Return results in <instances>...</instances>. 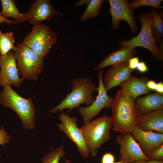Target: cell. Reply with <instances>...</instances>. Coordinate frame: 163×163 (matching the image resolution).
<instances>
[{
  "mask_svg": "<svg viewBox=\"0 0 163 163\" xmlns=\"http://www.w3.org/2000/svg\"><path fill=\"white\" fill-rule=\"evenodd\" d=\"M111 118L113 130L131 133L137 126L140 114L135 99L126 90H118L113 98Z\"/></svg>",
  "mask_w": 163,
  "mask_h": 163,
  "instance_id": "cell-1",
  "label": "cell"
},
{
  "mask_svg": "<svg viewBox=\"0 0 163 163\" xmlns=\"http://www.w3.org/2000/svg\"><path fill=\"white\" fill-rule=\"evenodd\" d=\"M97 91L95 84L91 82L90 76L73 78L72 80V90L66 94L58 104L50 111V113H55L68 108L69 112L73 109L82 104L87 106L91 105L95 100L92 93Z\"/></svg>",
  "mask_w": 163,
  "mask_h": 163,
  "instance_id": "cell-2",
  "label": "cell"
},
{
  "mask_svg": "<svg viewBox=\"0 0 163 163\" xmlns=\"http://www.w3.org/2000/svg\"><path fill=\"white\" fill-rule=\"evenodd\" d=\"M4 87L0 93V103L4 106L11 109L19 117L24 129L30 130L35 126L36 111L32 99H25L14 90L10 85Z\"/></svg>",
  "mask_w": 163,
  "mask_h": 163,
  "instance_id": "cell-3",
  "label": "cell"
},
{
  "mask_svg": "<svg viewBox=\"0 0 163 163\" xmlns=\"http://www.w3.org/2000/svg\"><path fill=\"white\" fill-rule=\"evenodd\" d=\"M80 128L90 153L92 157H96L97 151L102 145L110 139V130L112 128L111 117L104 114Z\"/></svg>",
  "mask_w": 163,
  "mask_h": 163,
  "instance_id": "cell-4",
  "label": "cell"
},
{
  "mask_svg": "<svg viewBox=\"0 0 163 163\" xmlns=\"http://www.w3.org/2000/svg\"><path fill=\"white\" fill-rule=\"evenodd\" d=\"M152 18L151 11L142 13L138 15L136 19L139 21L142 24V28L139 34L135 37H132L129 40H120L118 45L122 47H144L152 53V58L156 60H163V53L156 44L152 31Z\"/></svg>",
  "mask_w": 163,
  "mask_h": 163,
  "instance_id": "cell-5",
  "label": "cell"
},
{
  "mask_svg": "<svg viewBox=\"0 0 163 163\" xmlns=\"http://www.w3.org/2000/svg\"><path fill=\"white\" fill-rule=\"evenodd\" d=\"M14 54L19 75L23 79L37 81L42 71L43 58L22 43H17Z\"/></svg>",
  "mask_w": 163,
  "mask_h": 163,
  "instance_id": "cell-6",
  "label": "cell"
},
{
  "mask_svg": "<svg viewBox=\"0 0 163 163\" xmlns=\"http://www.w3.org/2000/svg\"><path fill=\"white\" fill-rule=\"evenodd\" d=\"M57 40L56 34L50 26L41 23L33 25L31 31L26 35L22 43L44 58L56 44Z\"/></svg>",
  "mask_w": 163,
  "mask_h": 163,
  "instance_id": "cell-7",
  "label": "cell"
},
{
  "mask_svg": "<svg viewBox=\"0 0 163 163\" xmlns=\"http://www.w3.org/2000/svg\"><path fill=\"white\" fill-rule=\"evenodd\" d=\"M58 116L61 121V123L57 125L59 130L63 132L68 138L75 143L82 157L85 158H88L90 152L82 132L81 128L78 127L77 118L70 117L64 112Z\"/></svg>",
  "mask_w": 163,
  "mask_h": 163,
  "instance_id": "cell-8",
  "label": "cell"
},
{
  "mask_svg": "<svg viewBox=\"0 0 163 163\" xmlns=\"http://www.w3.org/2000/svg\"><path fill=\"white\" fill-rule=\"evenodd\" d=\"M103 73L102 70H99L97 75L99 84L97 87L98 93L95 100L89 106H79L78 107L79 113L83 118L84 125L99 114L103 108H109L111 107L113 98L108 95L104 87L102 82Z\"/></svg>",
  "mask_w": 163,
  "mask_h": 163,
  "instance_id": "cell-9",
  "label": "cell"
},
{
  "mask_svg": "<svg viewBox=\"0 0 163 163\" xmlns=\"http://www.w3.org/2000/svg\"><path fill=\"white\" fill-rule=\"evenodd\" d=\"M120 145L119 161L122 163H133L140 160H149L141 150L131 133H121L115 137Z\"/></svg>",
  "mask_w": 163,
  "mask_h": 163,
  "instance_id": "cell-10",
  "label": "cell"
},
{
  "mask_svg": "<svg viewBox=\"0 0 163 163\" xmlns=\"http://www.w3.org/2000/svg\"><path fill=\"white\" fill-rule=\"evenodd\" d=\"M129 0H109L110 8L108 10L112 17L111 26L113 30L117 29L120 21L123 20L129 25L131 33L136 34L138 31L133 9L128 5Z\"/></svg>",
  "mask_w": 163,
  "mask_h": 163,
  "instance_id": "cell-11",
  "label": "cell"
},
{
  "mask_svg": "<svg viewBox=\"0 0 163 163\" xmlns=\"http://www.w3.org/2000/svg\"><path fill=\"white\" fill-rule=\"evenodd\" d=\"M14 53L11 50L5 55H0V85H12L19 87L23 80L19 76Z\"/></svg>",
  "mask_w": 163,
  "mask_h": 163,
  "instance_id": "cell-12",
  "label": "cell"
},
{
  "mask_svg": "<svg viewBox=\"0 0 163 163\" xmlns=\"http://www.w3.org/2000/svg\"><path fill=\"white\" fill-rule=\"evenodd\" d=\"M24 14L26 21H28L33 25L40 24L45 20L51 21L54 15H62L56 11L49 0H35L31 4L29 10Z\"/></svg>",
  "mask_w": 163,
  "mask_h": 163,
  "instance_id": "cell-13",
  "label": "cell"
},
{
  "mask_svg": "<svg viewBox=\"0 0 163 163\" xmlns=\"http://www.w3.org/2000/svg\"><path fill=\"white\" fill-rule=\"evenodd\" d=\"M133 71L129 67L128 62L117 64L107 69L102 78L104 87L107 92L126 80Z\"/></svg>",
  "mask_w": 163,
  "mask_h": 163,
  "instance_id": "cell-14",
  "label": "cell"
},
{
  "mask_svg": "<svg viewBox=\"0 0 163 163\" xmlns=\"http://www.w3.org/2000/svg\"><path fill=\"white\" fill-rule=\"evenodd\" d=\"M131 134L146 156L163 145V133L145 131L137 126Z\"/></svg>",
  "mask_w": 163,
  "mask_h": 163,
  "instance_id": "cell-15",
  "label": "cell"
},
{
  "mask_svg": "<svg viewBox=\"0 0 163 163\" xmlns=\"http://www.w3.org/2000/svg\"><path fill=\"white\" fill-rule=\"evenodd\" d=\"M137 126L145 131L163 133V110L140 115Z\"/></svg>",
  "mask_w": 163,
  "mask_h": 163,
  "instance_id": "cell-16",
  "label": "cell"
},
{
  "mask_svg": "<svg viewBox=\"0 0 163 163\" xmlns=\"http://www.w3.org/2000/svg\"><path fill=\"white\" fill-rule=\"evenodd\" d=\"M136 52V48L122 47L106 56L94 70H102L109 66L128 62L130 58L135 56Z\"/></svg>",
  "mask_w": 163,
  "mask_h": 163,
  "instance_id": "cell-17",
  "label": "cell"
},
{
  "mask_svg": "<svg viewBox=\"0 0 163 163\" xmlns=\"http://www.w3.org/2000/svg\"><path fill=\"white\" fill-rule=\"evenodd\" d=\"M136 102L140 115L163 110V94L150 93L139 98Z\"/></svg>",
  "mask_w": 163,
  "mask_h": 163,
  "instance_id": "cell-18",
  "label": "cell"
},
{
  "mask_svg": "<svg viewBox=\"0 0 163 163\" xmlns=\"http://www.w3.org/2000/svg\"><path fill=\"white\" fill-rule=\"evenodd\" d=\"M149 80V78L147 77L142 76L138 78L131 75L119 86L122 89L126 91L133 98L136 99L139 96L148 94L152 91L147 86V82Z\"/></svg>",
  "mask_w": 163,
  "mask_h": 163,
  "instance_id": "cell-19",
  "label": "cell"
},
{
  "mask_svg": "<svg viewBox=\"0 0 163 163\" xmlns=\"http://www.w3.org/2000/svg\"><path fill=\"white\" fill-rule=\"evenodd\" d=\"M152 18V28L156 44L163 53V11L157 13L155 8L151 7Z\"/></svg>",
  "mask_w": 163,
  "mask_h": 163,
  "instance_id": "cell-20",
  "label": "cell"
},
{
  "mask_svg": "<svg viewBox=\"0 0 163 163\" xmlns=\"http://www.w3.org/2000/svg\"><path fill=\"white\" fill-rule=\"evenodd\" d=\"M1 2L2 9L0 14L3 17L6 19L11 17L15 20L17 23L26 21L24 14L20 12L14 0H1Z\"/></svg>",
  "mask_w": 163,
  "mask_h": 163,
  "instance_id": "cell-21",
  "label": "cell"
},
{
  "mask_svg": "<svg viewBox=\"0 0 163 163\" xmlns=\"http://www.w3.org/2000/svg\"><path fill=\"white\" fill-rule=\"evenodd\" d=\"M15 41L12 32L4 33L0 30V55H5L11 50L14 52L16 49L14 44Z\"/></svg>",
  "mask_w": 163,
  "mask_h": 163,
  "instance_id": "cell-22",
  "label": "cell"
},
{
  "mask_svg": "<svg viewBox=\"0 0 163 163\" xmlns=\"http://www.w3.org/2000/svg\"><path fill=\"white\" fill-rule=\"evenodd\" d=\"M104 2V0H90L86 10L80 17V20L85 22L88 19L97 17Z\"/></svg>",
  "mask_w": 163,
  "mask_h": 163,
  "instance_id": "cell-23",
  "label": "cell"
},
{
  "mask_svg": "<svg viewBox=\"0 0 163 163\" xmlns=\"http://www.w3.org/2000/svg\"><path fill=\"white\" fill-rule=\"evenodd\" d=\"M65 153L63 145H61L45 155L42 158L41 163H59L60 159L64 156Z\"/></svg>",
  "mask_w": 163,
  "mask_h": 163,
  "instance_id": "cell-24",
  "label": "cell"
},
{
  "mask_svg": "<svg viewBox=\"0 0 163 163\" xmlns=\"http://www.w3.org/2000/svg\"><path fill=\"white\" fill-rule=\"evenodd\" d=\"M162 0H133L128 2V7L133 9L143 6H150L155 9L162 8L163 6L161 5Z\"/></svg>",
  "mask_w": 163,
  "mask_h": 163,
  "instance_id": "cell-25",
  "label": "cell"
},
{
  "mask_svg": "<svg viewBox=\"0 0 163 163\" xmlns=\"http://www.w3.org/2000/svg\"><path fill=\"white\" fill-rule=\"evenodd\" d=\"M146 156L149 160L163 161V145L151 152Z\"/></svg>",
  "mask_w": 163,
  "mask_h": 163,
  "instance_id": "cell-26",
  "label": "cell"
},
{
  "mask_svg": "<svg viewBox=\"0 0 163 163\" xmlns=\"http://www.w3.org/2000/svg\"><path fill=\"white\" fill-rule=\"evenodd\" d=\"M11 139V136L2 126L0 129V145L4 146L8 144Z\"/></svg>",
  "mask_w": 163,
  "mask_h": 163,
  "instance_id": "cell-27",
  "label": "cell"
},
{
  "mask_svg": "<svg viewBox=\"0 0 163 163\" xmlns=\"http://www.w3.org/2000/svg\"><path fill=\"white\" fill-rule=\"evenodd\" d=\"M115 157L111 152H107L104 154L101 158V163H113Z\"/></svg>",
  "mask_w": 163,
  "mask_h": 163,
  "instance_id": "cell-28",
  "label": "cell"
},
{
  "mask_svg": "<svg viewBox=\"0 0 163 163\" xmlns=\"http://www.w3.org/2000/svg\"><path fill=\"white\" fill-rule=\"evenodd\" d=\"M139 60L138 56H134L130 58L128 61L129 68L132 70L136 69Z\"/></svg>",
  "mask_w": 163,
  "mask_h": 163,
  "instance_id": "cell-29",
  "label": "cell"
},
{
  "mask_svg": "<svg viewBox=\"0 0 163 163\" xmlns=\"http://www.w3.org/2000/svg\"><path fill=\"white\" fill-rule=\"evenodd\" d=\"M136 69L141 73H145L149 71L147 64L143 61H139Z\"/></svg>",
  "mask_w": 163,
  "mask_h": 163,
  "instance_id": "cell-30",
  "label": "cell"
},
{
  "mask_svg": "<svg viewBox=\"0 0 163 163\" xmlns=\"http://www.w3.org/2000/svg\"><path fill=\"white\" fill-rule=\"evenodd\" d=\"M157 83L152 80H149L147 82L146 85L147 88L150 90H155Z\"/></svg>",
  "mask_w": 163,
  "mask_h": 163,
  "instance_id": "cell-31",
  "label": "cell"
},
{
  "mask_svg": "<svg viewBox=\"0 0 163 163\" xmlns=\"http://www.w3.org/2000/svg\"><path fill=\"white\" fill-rule=\"evenodd\" d=\"M4 23H5L9 25H11L12 23L17 25L18 24V23H16V21L5 18L3 17L0 14V24H1Z\"/></svg>",
  "mask_w": 163,
  "mask_h": 163,
  "instance_id": "cell-32",
  "label": "cell"
},
{
  "mask_svg": "<svg viewBox=\"0 0 163 163\" xmlns=\"http://www.w3.org/2000/svg\"><path fill=\"white\" fill-rule=\"evenodd\" d=\"M156 92L163 94V82L162 81H160L157 83L155 90Z\"/></svg>",
  "mask_w": 163,
  "mask_h": 163,
  "instance_id": "cell-33",
  "label": "cell"
},
{
  "mask_svg": "<svg viewBox=\"0 0 163 163\" xmlns=\"http://www.w3.org/2000/svg\"><path fill=\"white\" fill-rule=\"evenodd\" d=\"M133 163H163V161L140 160L134 161Z\"/></svg>",
  "mask_w": 163,
  "mask_h": 163,
  "instance_id": "cell-34",
  "label": "cell"
},
{
  "mask_svg": "<svg viewBox=\"0 0 163 163\" xmlns=\"http://www.w3.org/2000/svg\"><path fill=\"white\" fill-rule=\"evenodd\" d=\"M90 1V0H81L75 3V5L76 6H78L84 4H85L87 6L89 3Z\"/></svg>",
  "mask_w": 163,
  "mask_h": 163,
  "instance_id": "cell-35",
  "label": "cell"
},
{
  "mask_svg": "<svg viewBox=\"0 0 163 163\" xmlns=\"http://www.w3.org/2000/svg\"><path fill=\"white\" fill-rule=\"evenodd\" d=\"M65 163H72L70 160L66 158H65Z\"/></svg>",
  "mask_w": 163,
  "mask_h": 163,
  "instance_id": "cell-36",
  "label": "cell"
},
{
  "mask_svg": "<svg viewBox=\"0 0 163 163\" xmlns=\"http://www.w3.org/2000/svg\"><path fill=\"white\" fill-rule=\"evenodd\" d=\"M113 163H122L120 161H119L118 162H114Z\"/></svg>",
  "mask_w": 163,
  "mask_h": 163,
  "instance_id": "cell-37",
  "label": "cell"
}]
</instances>
